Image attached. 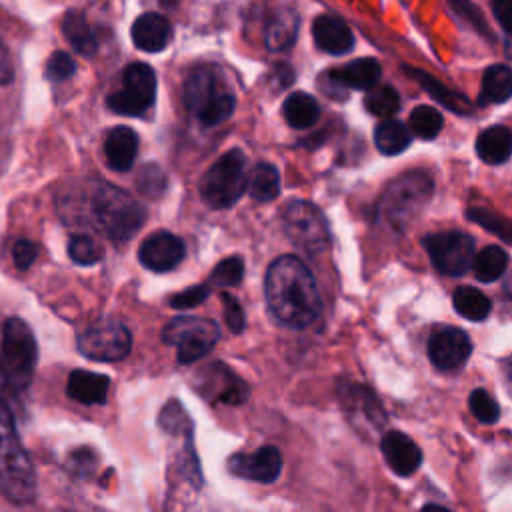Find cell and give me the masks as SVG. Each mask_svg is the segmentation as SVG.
<instances>
[{
	"instance_id": "21",
	"label": "cell",
	"mask_w": 512,
	"mask_h": 512,
	"mask_svg": "<svg viewBox=\"0 0 512 512\" xmlns=\"http://www.w3.org/2000/svg\"><path fill=\"white\" fill-rule=\"evenodd\" d=\"M110 388V378L98 372L74 370L68 376L66 394L80 404H104Z\"/></svg>"
},
{
	"instance_id": "36",
	"label": "cell",
	"mask_w": 512,
	"mask_h": 512,
	"mask_svg": "<svg viewBox=\"0 0 512 512\" xmlns=\"http://www.w3.org/2000/svg\"><path fill=\"white\" fill-rule=\"evenodd\" d=\"M68 256L72 258V262H76L80 266H92L102 260L104 248L94 236L76 234L68 242Z\"/></svg>"
},
{
	"instance_id": "29",
	"label": "cell",
	"mask_w": 512,
	"mask_h": 512,
	"mask_svg": "<svg viewBox=\"0 0 512 512\" xmlns=\"http://www.w3.org/2000/svg\"><path fill=\"white\" fill-rule=\"evenodd\" d=\"M246 192L258 202H272L280 194L278 170L268 162H258L248 172Z\"/></svg>"
},
{
	"instance_id": "52",
	"label": "cell",
	"mask_w": 512,
	"mask_h": 512,
	"mask_svg": "<svg viewBox=\"0 0 512 512\" xmlns=\"http://www.w3.org/2000/svg\"><path fill=\"white\" fill-rule=\"evenodd\" d=\"M510 54H512V44H508V48H506Z\"/></svg>"
},
{
	"instance_id": "15",
	"label": "cell",
	"mask_w": 512,
	"mask_h": 512,
	"mask_svg": "<svg viewBox=\"0 0 512 512\" xmlns=\"http://www.w3.org/2000/svg\"><path fill=\"white\" fill-rule=\"evenodd\" d=\"M184 254V242L164 230L150 234L138 248L140 264L152 272H168L176 268L184 260Z\"/></svg>"
},
{
	"instance_id": "8",
	"label": "cell",
	"mask_w": 512,
	"mask_h": 512,
	"mask_svg": "<svg viewBox=\"0 0 512 512\" xmlns=\"http://www.w3.org/2000/svg\"><path fill=\"white\" fill-rule=\"evenodd\" d=\"M218 336L220 328L214 320L194 316H176L162 330L164 344L176 346L180 364H192L200 360L212 350V346L218 342Z\"/></svg>"
},
{
	"instance_id": "14",
	"label": "cell",
	"mask_w": 512,
	"mask_h": 512,
	"mask_svg": "<svg viewBox=\"0 0 512 512\" xmlns=\"http://www.w3.org/2000/svg\"><path fill=\"white\" fill-rule=\"evenodd\" d=\"M340 402L346 410L348 418L360 430H378L386 422V414L376 398V394L362 384H342L340 386Z\"/></svg>"
},
{
	"instance_id": "31",
	"label": "cell",
	"mask_w": 512,
	"mask_h": 512,
	"mask_svg": "<svg viewBox=\"0 0 512 512\" xmlns=\"http://www.w3.org/2000/svg\"><path fill=\"white\" fill-rule=\"evenodd\" d=\"M452 304H454V310L460 316H464L468 320H474V322L484 320L492 310V304H490L488 296L484 292H480L478 288H472V286L456 288V292L452 294Z\"/></svg>"
},
{
	"instance_id": "47",
	"label": "cell",
	"mask_w": 512,
	"mask_h": 512,
	"mask_svg": "<svg viewBox=\"0 0 512 512\" xmlns=\"http://www.w3.org/2000/svg\"><path fill=\"white\" fill-rule=\"evenodd\" d=\"M14 76V66H12V58L6 50V46L0 42V86L8 84Z\"/></svg>"
},
{
	"instance_id": "48",
	"label": "cell",
	"mask_w": 512,
	"mask_h": 512,
	"mask_svg": "<svg viewBox=\"0 0 512 512\" xmlns=\"http://www.w3.org/2000/svg\"><path fill=\"white\" fill-rule=\"evenodd\" d=\"M272 78H274V82H276V88L282 90L284 86H288V84L292 82V70H290L286 64H278V66L274 68Z\"/></svg>"
},
{
	"instance_id": "44",
	"label": "cell",
	"mask_w": 512,
	"mask_h": 512,
	"mask_svg": "<svg viewBox=\"0 0 512 512\" xmlns=\"http://www.w3.org/2000/svg\"><path fill=\"white\" fill-rule=\"evenodd\" d=\"M38 256V246L32 240L20 238L12 246V260L18 270H28Z\"/></svg>"
},
{
	"instance_id": "16",
	"label": "cell",
	"mask_w": 512,
	"mask_h": 512,
	"mask_svg": "<svg viewBox=\"0 0 512 512\" xmlns=\"http://www.w3.org/2000/svg\"><path fill=\"white\" fill-rule=\"evenodd\" d=\"M228 470L240 478L270 484L282 472V454L270 444L252 454H234L228 458Z\"/></svg>"
},
{
	"instance_id": "28",
	"label": "cell",
	"mask_w": 512,
	"mask_h": 512,
	"mask_svg": "<svg viewBox=\"0 0 512 512\" xmlns=\"http://www.w3.org/2000/svg\"><path fill=\"white\" fill-rule=\"evenodd\" d=\"M410 142V130L400 120L382 118V122L374 128V144L386 156H396L404 152L410 146Z\"/></svg>"
},
{
	"instance_id": "22",
	"label": "cell",
	"mask_w": 512,
	"mask_h": 512,
	"mask_svg": "<svg viewBox=\"0 0 512 512\" xmlns=\"http://www.w3.org/2000/svg\"><path fill=\"white\" fill-rule=\"evenodd\" d=\"M342 88H352V90H368L378 84L382 68L374 58H358L348 62L346 66L338 70L328 72Z\"/></svg>"
},
{
	"instance_id": "41",
	"label": "cell",
	"mask_w": 512,
	"mask_h": 512,
	"mask_svg": "<svg viewBox=\"0 0 512 512\" xmlns=\"http://www.w3.org/2000/svg\"><path fill=\"white\" fill-rule=\"evenodd\" d=\"M164 186H166V176H164V172H162L158 166L150 164V166L142 168L140 178H138V188H140L144 194H148V196H158V194L164 190Z\"/></svg>"
},
{
	"instance_id": "37",
	"label": "cell",
	"mask_w": 512,
	"mask_h": 512,
	"mask_svg": "<svg viewBox=\"0 0 512 512\" xmlns=\"http://www.w3.org/2000/svg\"><path fill=\"white\" fill-rule=\"evenodd\" d=\"M468 404H470V410L476 416V420H480L482 424H494L500 418V406L482 388L472 390V394L468 398Z\"/></svg>"
},
{
	"instance_id": "49",
	"label": "cell",
	"mask_w": 512,
	"mask_h": 512,
	"mask_svg": "<svg viewBox=\"0 0 512 512\" xmlns=\"http://www.w3.org/2000/svg\"><path fill=\"white\" fill-rule=\"evenodd\" d=\"M502 290H504V294L512 300V272H508L506 274V278H504V286H502Z\"/></svg>"
},
{
	"instance_id": "6",
	"label": "cell",
	"mask_w": 512,
	"mask_h": 512,
	"mask_svg": "<svg viewBox=\"0 0 512 512\" xmlns=\"http://www.w3.org/2000/svg\"><path fill=\"white\" fill-rule=\"evenodd\" d=\"M434 184L426 172L412 170L388 184L376 204L378 220L396 232H402L410 220L426 206Z\"/></svg>"
},
{
	"instance_id": "26",
	"label": "cell",
	"mask_w": 512,
	"mask_h": 512,
	"mask_svg": "<svg viewBox=\"0 0 512 512\" xmlns=\"http://www.w3.org/2000/svg\"><path fill=\"white\" fill-rule=\"evenodd\" d=\"M512 96V68L504 64L490 66L482 76L480 104H500Z\"/></svg>"
},
{
	"instance_id": "34",
	"label": "cell",
	"mask_w": 512,
	"mask_h": 512,
	"mask_svg": "<svg viewBox=\"0 0 512 512\" xmlns=\"http://www.w3.org/2000/svg\"><path fill=\"white\" fill-rule=\"evenodd\" d=\"M210 372L214 374V380H210L212 384H218V390H214V398L218 402H226V404H240L246 398V386L242 380H238L230 370H226L224 366H210Z\"/></svg>"
},
{
	"instance_id": "45",
	"label": "cell",
	"mask_w": 512,
	"mask_h": 512,
	"mask_svg": "<svg viewBox=\"0 0 512 512\" xmlns=\"http://www.w3.org/2000/svg\"><path fill=\"white\" fill-rule=\"evenodd\" d=\"M450 2V6H452V10L460 16V18H464L466 22H470L476 30H480L482 34H488V28H486V24H484V18H482V12L470 2V0H448Z\"/></svg>"
},
{
	"instance_id": "30",
	"label": "cell",
	"mask_w": 512,
	"mask_h": 512,
	"mask_svg": "<svg viewBox=\"0 0 512 512\" xmlns=\"http://www.w3.org/2000/svg\"><path fill=\"white\" fill-rule=\"evenodd\" d=\"M406 74H410L434 100H438L440 104H444L446 108H450L452 112H458V114H468L470 112V102L462 96V94H456V92H450L444 84H440L436 78H432L430 74L422 72V70H416V68H408L404 66Z\"/></svg>"
},
{
	"instance_id": "20",
	"label": "cell",
	"mask_w": 512,
	"mask_h": 512,
	"mask_svg": "<svg viewBox=\"0 0 512 512\" xmlns=\"http://www.w3.org/2000/svg\"><path fill=\"white\" fill-rule=\"evenodd\" d=\"M138 154V134L128 126H116L104 140V156L112 170L128 172Z\"/></svg>"
},
{
	"instance_id": "51",
	"label": "cell",
	"mask_w": 512,
	"mask_h": 512,
	"mask_svg": "<svg viewBox=\"0 0 512 512\" xmlns=\"http://www.w3.org/2000/svg\"><path fill=\"white\" fill-rule=\"evenodd\" d=\"M504 368H506V374H508V378L512 380V358H508V360H506Z\"/></svg>"
},
{
	"instance_id": "17",
	"label": "cell",
	"mask_w": 512,
	"mask_h": 512,
	"mask_svg": "<svg viewBox=\"0 0 512 512\" xmlns=\"http://www.w3.org/2000/svg\"><path fill=\"white\" fill-rule=\"evenodd\" d=\"M380 448H382L386 464L398 476L414 474L422 462V452L416 446V442L398 430L386 432L382 436Z\"/></svg>"
},
{
	"instance_id": "3",
	"label": "cell",
	"mask_w": 512,
	"mask_h": 512,
	"mask_svg": "<svg viewBox=\"0 0 512 512\" xmlns=\"http://www.w3.org/2000/svg\"><path fill=\"white\" fill-rule=\"evenodd\" d=\"M0 492L12 504H28L36 496V472L16 432L14 416L0 396Z\"/></svg>"
},
{
	"instance_id": "40",
	"label": "cell",
	"mask_w": 512,
	"mask_h": 512,
	"mask_svg": "<svg viewBox=\"0 0 512 512\" xmlns=\"http://www.w3.org/2000/svg\"><path fill=\"white\" fill-rule=\"evenodd\" d=\"M76 72V64L72 60L70 54L62 52V50H56L48 62H46V78L52 80V82H62V80H68L72 74Z\"/></svg>"
},
{
	"instance_id": "1",
	"label": "cell",
	"mask_w": 512,
	"mask_h": 512,
	"mask_svg": "<svg viewBox=\"0 0 512 512\" xmlns=\"http://www.w3.org/2000/svg\"><path fill=\"white\" fill-rule=\"evenodd\" d=\"M264 296L274 320L288 328L310 326L322 310L316 280L296 256H280L270 264Z\"/></svg>"
},
{
	"instance_id": "38",
	"label": "cell",
	"mask_w": 512,
	"mask_h": 512,
	"mask_svg": "<svg viewBox=\"0 0 512 512\" xmlns=\"http://www.w3.org/2000/svg\"><path fill=\"white\" fill-rule=\"evenodd\" d=\"M466 216L470 220H474L476 224H480L482 228H486L488 232L512 242V224L508 220H504L502 216H498L486 208H470Z\"/></svg>"
},
{
	"instance_id": "4",
	"label": "cell",
	"mask_w": 512,
	"mask_h": 512,
	"mask_svg": "<svg viewBox=\"0 0 512 512\" xmlns=\"http://www.w3.org/2000/svg\"><path fill=\"white\" fill-rule=\"evenodd\" d=\"M38 346L30 326L20 318H8L0 342V382L12 394L24 392L34 376Z\"/></svg>"
},
{
	"instance_id": "11",
	"label": "cell",
	"mask_w": 512,
	"mask_h": 512,
	"mask_svg": "<svg viewBox=\"0 0 512 512\" xmlns=\"http://www.w3.org/2000/svg\"><path fill=\"white\" fill-rule=\"evenodd\" d=\"M78 352L96 362H118L132 348L130 330L116 318H102L90 324L76 340Z\"/></svg>"
},
{
	"instance_id": "50",
	"label": "cell",
	"mask_w": 512,
	"mask_h": 512,
	"mask_svg": "<svg viewBox=\"0 0 512 512\" xmlns=\"http://www.w3.org/2000/svg\"><path fill=\"white\" fill-rule=\"evenodd\" d=\"M156 4H160L162 8H174L178 4V0H154Z\"/></svg>"
},
{
	"instance_id": "5",
	"label": "cell",
	"mask_w": 512,
	"mask_h": 512,
	"mask_svg": "<svg viewBox=\"0 0 512 512\" xmlns=\"http://www.w3.org/2000/svg\"><path fill=\"white\" fill-rule=\"evenodd\" d=\"M184 104L202 126L210 128L230 118L236 98L216 68L202 66L186 78Z\"/></svg>"
},
{
	"instance_id": "2",
	"label": "cell",
	"mask_w": 512,
	"mask_h": 512,
	"mask_svg": "<svg viewBox=\"0 0 512 512\" xmlns=\"http://www.w3.org/2000/svg\"><path fill=\"white\" fill-rule=\"evenodd\" d=\"M88 214L92 226L114 244L130 240L146 220V210L134 196L104 180H96L90 192Z\"/></svg>"
},
{
	"instance_id": "25",
	"label": "cell",
	"mask_w": 512,
	"mask_h": 512,
	"mask_svg": "<svg viewBox=\"0 0 512 512\" xmlns=\"http://www.w3.org/2000/svg\"><path fill=\"white\" fill-rule=\"evenodd\" d=\"M62 32L68 38V42L72 44V48L76 52H80L82 56H92L98 50L96 34L92 32V28L82 12L70 10L62 20Z\"/></svg>"
},
{
	"instance_id": "42",
	"label": "cell",
	"mask_w": 512,
	"mask_h": 512,
	"mask_svg": "<svg viewBox=\"0 0 512 512\" xmlns=\"http://www.w3.org/2000/svg\"><path fill=\"white\" fill-rule=\"evenodd\" d=\"M220 300H222V304H224V318H226L228 328H230L234 334H242V332H244V326H246V320H244V310H242L240 302H238L232 294H228V292H224V294L220 296Z\"/></svg>"
},
{
	"instance_id": "39",
	"label": "cell",
	"mask_w": 512,
	"mask_h": 512,
	"mask_svg": "<svg viewBox=\"0 0 512 512\" xmlns=\"http://www.w3.org/2000/svg\"><path fill=\"white\" fill-rule=\"evenodd\" d=\"M244 276V262L238 256H230L216 264V268L210 274V284L216 286H236Z\"/></svg>"
},
{
	"instance_id": "9",
	"label": "cell",
	"mask_w": 512,
	"mask_h": 512,
	"mask_svg": "<svg viewBox=\"0 0 512 512\" xmlns=\"http://www.w3.org/2000/svg\"><path fill=\"white\" fill-rule=\"evenodd\" d=\"M284 232L294 246L308 254L324 252L330 244V232L318 206L306 200H292L282 212Z\"/></svg>"
},
{
	"instance_id": "43",
	"label": "cell",
	"mask_w": 512,
	"mask_h": 512,
	"mask_svg": "<svg viewBox=\"0 0 512 512\" xmlns=\"http://www.w3.org/2000/svg\"><path fill=\"white\" fill-rule=\"evenodd\" d=\"M210 294L208 284H198V286H190L178 294H174L170 298V306L172 308H194L198 304H202Z\"/></svg>"
},
{
	"instance_id": "19",
	"label": "cell",
	"mask_w": 512,
	"mask_h": 512,
	"mask_svg": "<svg viewBox=\"0 0 512 512\" xmlns=\"http://www.w3.org/2000/svg\"><path fill=\"white\" fill-rule=\"evenodd\" d=\"M312 36L316 46L328 54H346L354 46L352 30L336 16H318L312 24Z\"/></svg>"
},
{
	"instance_id": "23",
	"label": "cell",
	"mask_w": 512,
	"mask_h": 512,
	"mask_svg": "<svg viewBox=\"0 0 512 512\" xmlns=\"http://www.w3.org/2000/svg\"><path fill=\"white\" fill-rule=\"evenodd\" d=\"M476 154L486 164H502L512 154V132L506 126H490L476 138Z\"/></svg>"
},
{
	"instance_id": "13",
	"label": "cell",
	"mask_w": 512,
	"mask_h": 512,
	"mask_svg": "<svg viewBox=\"0 0 512 512\" xmlns=\"http://www.w3.org/2000/svg\"><path fill=\"white\" fill-rule=\"evenodd\" d=\"M472 352V342L468 334L460 328L446 326L436 330L428 340V356L432 364L440 370H458Z\"/></svg>"
},
{
	"instance_id": "32",
	"label": "cell",
	"mask_w": 512,
	"mask_h": 512,
	"mask_svg": "<svg viewBox=\"0 0 512 512\" xmlns=\"http://www.w3.org/2000/svg\"><path fill=\"white\" fill-rule=\"evenodd\" d=\"M508 266V254L500 246H486L472 260V272L480 282L498 280Z\"/></svg>"
},
{
	"instance_id": "46",
	"label": "cell",
	"mask_w": 512,
	"mask_h": 512,
	"mask_svg": "<svg viewBox=\"0 0 512 512\" xmlns=\"http://www.w3.org/2000/svg\"><path fill=\"white\" fill-rule=\"evenodd\" d=\"M492 10L498 24L512 36V0H492Z\"/></svg>"
},
{
	"instance_id": "7",
	"label": "cell",
	"mask_w": 512,
	"mask_h": 512,
	"mask_svg": "<svg viewBox=\"0 0 512 512\" xmlns=\"http://www.w3.org/2000/svg\"><path fill=\"white\" fill-rule=\"evenodd\" d=\"M248 186L246 156L242 150L232 148L224 152L200 178L198 192L206 206L224 210L236 204Z\"/></svg>"
},
{
	"instance_id": "33",
	"label": "cell",
	"mask_w": 512,
	"mask_h": 512,
	"mask_svg": "<svg viewBox=\"0 0 512 512\" xmlns=\"http://www.w3.org/2000/svg\"><path fill=\"white\" fill-rule=\"evenodd\" d=\"M364 108L376 118H392L400 108V96L388 84L372 86L364 96Z\"/></svg>"
},
{
	"instance_id": "12",
	"label": "cell",
	"mask_w": 512,
	"mask_h": 512,
	"mask_svg": "<svg viewBox=\"0 0 512 512\" xmlns=\"http://www.w3.org/2000/svg\"><path fill=\"white\" fill-rule=\"evenodd\" d=\"M426 248L434 268L446 276H462L470 270L474 260V240L466 232H434L424 236Z\"/></svg>"
},
{
	"instance_id": "35",
	"label": "cell",
	"mask_w": 512,
	"mask_h": 512,
	"mask_svg": "<svg viewBox=\"0 0 512 512\" xmlns=\"http://www.w3.org/2000/svg\"><path fill=\"white\" fill-rule=\"evenodd\" d=\"M410 130L418 136V138H424V140H432L440 134L442 130V114L432 108V106H416L410 114Z\"/></svg>"
},
{
	"instance_id": "27",
	"label": "cell",
	"mask_w": 512,
	"mask_h": 512,
	"mask_svg": "<svg viewBox=\"0 0 512 512\" xmlns=\"http://www.w3.org/2000/svg\"><path fill=\"white\" fill-rule=\"evenodd\" d=\"M282 112H284L286 122L292 128L304 130V128H310L316 124V120L320 116V106L314 96H310L306 92H294L284 100Z\"/></svg>"
},
{
	"instance_id": "24",
	"label": "cell",
	"mask_w": 512,
	"mask_h": 512,
	"mask_svg": "<svg viewBox=\"0 0 512 512\" xmlns=\"http://www.w3.org/2000/svg\"><path fill=\"white\" fill-rule=\"evenodd\" d=\"M298 34V16L290 8H280L276 14L268 20L266 32H264V42L266 48L272 52L286 50L294 44Z\"/></svg>"
},
{
	"instance_id": "10",
	"label": "cell",
	"mask_w": 512,
	"mask_h": 512,
	"mask_svg": "<svg viewBox=\"0 0 512 512\" xmlns=\"http://www.w3.org/2000/svg\"><path fill=\"white\" fill-rule=\"evenodd\" d=\"M156 98V74L144 62H132L122 72V84L106 100L108 108L122 116H142Z\"/></svg>"
},
{
	"instance_id": "18",
	"label": "cell",
	"mask_w": 512,
	"mask_h": 512,
	"mask_svg": "<svg viewBox=\"0 0 512 512\" xmlns=\"http://www.w3.org/2000/svg\"><path fill=\"white\" fill-rule=\"evenodd\" d=\"M172 38V26L170 22L156 14V12H146L138 16L132 24V40L136 48L144 52H160L168 46Z\"/></svg>"
}]
</instances>
